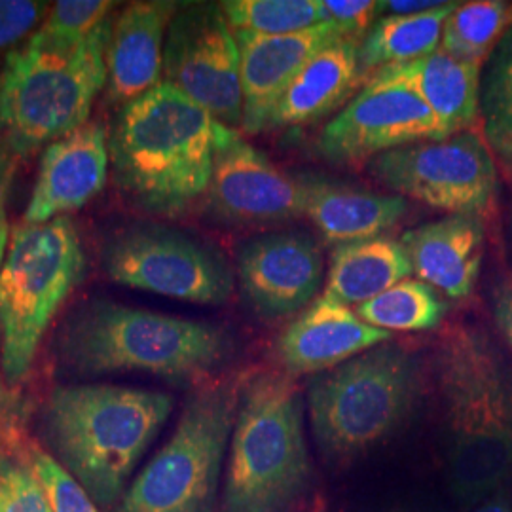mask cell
<instances>
[{
  "mask_svg": "<svg viewBox=\"0 0 512 512\" xmlns=\"http://www.w3.org/2000/svg\"><path fill=\"white\" fill-rule=\"evenodd\" d=\"M450 490L476 505L512 476V376L476 325L442 330L433 361Z\"/></svg>",
  "mask_w": 512,
  "mask_h": 512,
  "instance_id": "obj_1",
  "label": "cell"
},
{
  "mask_svg": "<svg viewBox=\"0 0 512 512\" xmlns=\"http://www.w3.org/2000/svg\"><path fill=\"white\" fill-rule=\"evenodd\" d=\"M220 122L171 84L124 105L110 133L116 186L135 207L177 217L207 196Z\"/></svg>",
  "mask_w": 512,
  "mask_h": 512,
  "instance_id": "obj_2",
  "label": "cell"
},
{
  "mask_svg": "<svg viewBox=\"0 0 512 512\" xmlns=\"http://www.w3.org/2000/svg\"><path fill=\"white\" fill-rule=\"evenodd\" d=\"M173 410L162 391L124 385H57L42 406L50 456L84 486L99 509H114L135 467Z\"/></svg>",
  "mask_w": 512,
  "mask_h": 512,
  "instance_id": "obj_3",
  "label": "cell"
},
{
  "mask_svg": "<svg viewBox=\"0 0 512 512\" xmlns=\"http://www.w3.org/2000/svg\"><path fill=\"white\" fill-rule=\"evenodd\" d=\"M54 348L76 376L145 372L190 384L226 365L236 346L219 325L95 298L65 319Z\"/></svg>",
  "mask_w": 512,
  "mask_h": 512,
  "instance_id": "obj_4",
  "label": "cell"
},
{
  "mask_svg": "<svg viewBox=\"0 0 512 512\" xmlns=\"http://www.w3.org/2000/svg\"><path fill=\"white\" fill-rule=\"evenodd\" d=\"M420 359L397 344H380L319 372L308 385L311 431L330 461L366 456L393 439L420 403Z\"/></svg>",
  "mask_w": 512,
  "mask_h": 512,
  "instance_id": "obj_5",
  "label": "cell"
},
{
  "mask_svg": "<svg viewBox=\"0 0 512 512\" xmlns=\"http://www.w3.org/2000/svg\"><path fill=\"white\" fill-rule=\"evenodd\" d=\"M310 480L302 397L287 376L258 374L241 387L220 512H283Z\"/></svg>",
  "mask_w": 512,
  "mask_h": 512,
  "instance_id": "obj_6",
  "label": "cell"
},
{
  "mask_svg": "<svg viewBox=\"0 0 512 512\" xmlns=\"http://www.w3.org/2000/svg\"><path fill=\"white\" fill-rule=\"evenodd\" d=\"M112 19L73 50L10 52L0 73V139L19 156L88 124L93 101L107 84Z\"/></svg>",
  "mask_w": 512,
  "mask_h": 512,
  "instance_id": "obj_7",
  "label": "cell"
},
{
  "mask_svg": "<svg viewBox=\"0 0 512 512\" xmlns=\"http://www.w3.org/2000/svg\"><path fill=\"white\" fill-rule=\"evenodd\" d=\"M86 255L69 217L14 228L0 270L2 372L25 380L55 313L82 283Z\"/></svg>",
  "mask_w": 512,
  "mask_h": 512,
  "instance_id": "obj_8",
  "label": "cell"
},
{
  "mask_svg": "<svg viewBox=\"0 0 512 512\" xmlns=\"http://www.w3.org/2000/svg\"><path fill=\"white\" fill-rule=\"evenodd\" d=\"M239 395L238 380L194 391L173 435L109 512H217Z\"/></svg>",
  "mask_w": 512,
  "mask_h": 512,
  "instance_id": "obj_9",
  "label": "cell"
},
{
  "mask_svg": "<svg viewBox=\"0 0 512 512\" xmlns=\"http://www.w3.org/2000/svg\"><path fill=\"white\" fill-rule=\"evenodd\" d=\"M370 173L401 198L475 219L490 215L499 190L494 152L475 131L380 154Z\"/></svg>",
  "mask_w": 512,
  "mask_h": 512,
  "instance_id": "obj_10",
  "label": "cell"
},
{
  "mask_svg": "<svg viewBox=\"0 0 512 512\" xmlns=\"http://www.w3.org/2000/svg\"><path fill=\"white\" fill-rule=\"evenodd\" d=\"M103 270L118 285L190 304L219 306L234 274L219 251L164 226H133L103 247Z\"/></svg>",
  "mask_w": 512,
  "mask_h": 512,
  "instance_id": "obj_11",
  "label": "cell"
},
{
  "mask_svg": "<svg viewBox=\"0 0 512 512\" xmlns=\"http://www.w3.org/2000/svg\"><path fill=\"white\" fill-rule=\"evenodd\" d=\"M165 82L207 110L217 122L241 126L238 40L220 4H179L164 48Z\"/></svg>",
  "mask_w": 512,
  "mask_h": 512,
  "instance_id": "obj_12",
  "label": "cell"
},
{
  "mask_svg": "<svg viewBox=\"0 0 512 512\" xmlns=\"http://www.w3.org/2000/svg\"><path fill=\"white\" fill-rule=\"evenodd\" d=\"M446 139L420 95L403 84L366 82L319 137V150L336 164L374 160L397 148Z\"/></svg>",
  "mask_w": 512,
  "mask_h": 512,
  "instance_id": "obj_13",
  "label": "cell"
},
{
  "mask_svg": "<svg viewBox=\"0 0 512 512\" xmlns=\"http://www.w3.org/2000/svg\"><path fill=\"white\" fill-rule=\"evenodd\" d=\"M207 202L213 213L238 224H274L302 215L296 179L224 124L217 137Z\"/></svg>",
  "mask_w": 512,
  "mask_h": 512,
  "instance_id": "obj_14",
  "label": "cell"
},
{
  "mask_svg": "<svg viewBox=\"0 0 512 512\" xmlns=\"http://www.w3.org/2000/svg\"><path fill=\"white\" fill-rule=\"evenodd\" d=\"M238 277L243 296L258 315L289 317L306 308L321 289V249L300 232L251 239L239 247Z\"/></svg>",
  "mask_w": 512,
  "mask_h": 512,
  "instance_id": "obj_15",
  "label": "cell"
},
{
  "mask_svg": "<svg viewBox=\"0 0 512 512\" xmlns=\"http://www.w3.org/2000/svg\"><path fill=\"white\" fill-rule=\"evenodd\" d=\"M234 35L241 59V128L247 133L268 129L277 103L315 55L344 38H355L332 19L293 35L268 37L249 31Z\"/></svg>",
  "mask_w": 512,
  "mask_h": 512,
  "instance_id": "obj_16",
  "label": "cell"
},
{
  "mask_svg": "<svg viewBox=\"0 0 512 512\" xmlns=\"http://www.w3.org/2000/svg\"><path fill=\"white\" fill-rule=\"evenodd\" d=\"M109 164V139L97 122L48 145L23 222L42 224L84 207L103 190Z\"/></svg>",
  "mask_w": 512,
  "mask_h": 512,
  "instance_id": "obj_17",
  "label": "cell"
},
{
  "mask_svg": "<svg viewBox=\"0 0 512 512\" xmlns=\"http://www.w3.org/2000/svg\"><path fill=\"white\" fill-rule=\"evenodd\" d=\"M389 338V332L366 325L348 306L321 296L281 334L277 357L287 374H319Z\"/></svg>",
  "mask_w": 512,
  "mask_h": 512,
  "instance_id": "obj_18",
  "label": "cell"
},
{
  "mask_svg": "<svg viewBox=\"0 0 512 512\" xmlns=\"http://www.w3.org/2000/svg\"><path fill=\"white\" fill-rule=\"evenodd\" d=\"M179 2H131L112 21L107 50L110 101L128 105L162 84L165 37Z\"/></svg>",
  "mask_w": 512,
  "mask_h": 512,
  "instance_id": "obj_19",
  "label": "cell"
},
{
  "mask_svg": "<svg viewBox=\"0 0 512 512\" xmlns=\"http://www.w3.org/2000/svg\"><path fill=\"white\" fill-rule=\"evenodd\" d=\"M484 63L480 59H461L439 48L416 61L384 67L370 74L366 82H395L414 90L433 112L448 139L469 131L480 116Z\"/></svg>",
  "mask_w": 512,
  "mask_h": 512,
  "instance_id": "obj_20",
  "label": "cell"
},
{
  "mask_svg": "<svg viewBox=\"0 0 512 512\" xmlns=\"http://www.w3.org/2000/svg\"><path fill=\"white\" fill-rule=\"evenodd\" d=\"M401 245L414 274L448 298L461 300L475 291L482 255L484 226L467 215H448L404 232Z\"/></svg>",
  "mask_w": 512,
  "mask_h": 512,
  "instance_id": "obj_21",
  "label": "cell"
},
{
  "mask_svg": "<svg viewBox=\"0 0 512 512\" xmlns=\"http://www.w3.org/2000/svg\"><path fill=\"white\" fill-rule=\"evenodd\" d=\"M294 179L300 190L302 215L336 247L380 238L408 211V202L401 196H382L317 175H298Z\"/></svg>",
  "mask_w": 512,
  "mask_h": 512,
  "instance_id": "obj_22",
  "label": "cell"
},
{
  "mask_svg": "<svg viewBox=\"0 0 512 512\" xmlns=\"http://www.w3.org/2000/svg\"><path fill=\"white\" fill-rule=\"evenodd\" d=\"M359 38H344L315 55L277 103L268 129L313 124L342 107L365 86Z\"/></svg>",
  "mask_w": 512,
  "mask_h": 512,
  "instance_id": "obj_23",
  "label": "cell"
},
{
  "mask_svg": "<svg viewBox=\"0 0 512 512\" xmlns=\"http://www.w3.org/2000/svg\"><path fill=\"white\" fill-rule=\"evenodd\" d=\"M414 274L401 241L372 238L334 247L323 296L338 304H365Z\"/></svg>",
  "mask_w": 512,
  "mask_h": 512,
  "instance_id": "obj_24",
  "label": "cell"
},
{
  "mask_svg": "<svg viewBox=\"0 0 512 512\" xmlns=\"http://www.w3.org/2000/svg\"><path fill=\"white\" fill-rule=\"evenodd\" d=\"M459 2H444L439 8L414 16H384L366 31L359 48V63L368 78L389 65L410 63L440 48L446 19Z\"/></svg>",
  "mask_w": 512,
  "mask_h": 512,
  "instance_id": "obj_25",
  "label": "cell"
},
{
  "mask_svg": "<svg viewBox=\"0 0 512 512\" xmlns=\"http://www.w3.org/2000/svg\"><path fill=\"white\" fill-rule=\"evenodd\" d=\"M446 308V302L440 300L439 293L431 285L404 279L380 296L359 304L355 313L366 325L391 334V330L416 332L435 329L444 319Z\"/></svg>",
  "mask_w": 512,
  "mask_h": 512,
  "instance_id": "obj_26",
  "label": "cell"
},
{
  "mask_svg": "<svg viewBox=\"0 0 512 512\" xmlns=\"http://www.w3.org/2000/svg\"><path fill=\"white\" fill-rule=\"evenodd\" d=\"M480 118L488 147L503 164L512 167V27L484 63Z\"/></svg>",
  "mask_w": 512,
  "mask_h": 512,
  "instance_id": "obj_27",
  "label": "cell"
},
{
  "mask_svg": "<svg viewBox=\"0 0 512 512\" xmlns=\"http://www.w3.org/2000/svg\"><path fill=\"white\" fill-rule=\"evenodd\" d=\"M512 27V2H459L446 19L440 48L461 59L486 61L495 44Z\"/></svg>",
  "mask_w": 512,
  "mask_h": 512,
  "instance_id": "obj_28",
  "label": "cell"
},
{
  "mask_svg": "<svg viewBox=\"0 0 512 512\" xmlns=\"http://www.w3.org/2000/svg\"><path fill=\"white\" fill-rule=\"evenodd\" d=\"M220 8L234 31L293 35L329 21L323 0H228Z\"/></svg>",
  "mask_w": 512,
  "mask_h": 512,
  "instance_id": "obj_29",
  "label": "cell"
},
{
  "mask_svg": "<svg viewBox=\"0 0 512 512\" xmlns=\"http://www.w3.org/2000/svg\"><path fill=\"white\" fill-rule=\"evenodd\" d=\"M114 6L116 2L109 0L55 2L48 19L27 44L38 50H73L109 19Z\"/></svg>",
  "mask_w": 512,
  "mask_h": 512,
  "instance_id": "obj_30",
  "label": "cell"
},
{
  "mask_svg": "<svg viewBox=\"0 0 512 512\" xmlns=\"http://www.w3.org/2000/svg\"><path fill=\"white\" fill-rule=\"evenodd\" d=\"M31 467L48 497L52 512H99L84 486L48 452H33Z\"/></svg>",
  "mask_w": 512,
  "mask_h": 512,
  "instance_id": "obj_31",
  "label": "cell"
},
{
  "mask_svg": "<svg viewBox=\"0 0 512 512\" xmlns=\"http://www.w3.org/2000/svg\"><path fill=\"white\" fill-rule=\"evenodd\" d=\"M0 512H52L31 465L0 456Z\"/></svg>",
  "mask_w": 512,
  "mask_h": 512,
  "instance_id": "obj_32",
  "label": "cell"
},
{
  "mask_svg": "<svg viewBox=\"0 0 512 512\" xmlns=\"http://www.w3.org/2000/svg\"><path fill=\"white\" fill-rule=\"evenodd\" d=\"M48 12V2L0 0V54L27 37Z\"/></svg>",
  "mask_w": 512,
  "mask_h": 512,
  "instance_id": "obj_33",
  "label": "cell"
},
{
  "mask_svg": "<svg viewBox=\"0 0 512 512\" xmlns=\"http://www.w3.org/2000/svg\"><path fill=\"white\" fill-rule=\"evenodd\" d=\"M325 8L329 19L359 40L378 18V2L372 0H325Z\"/></svg>",
  "mask_w": 512,
  "mask_h": 512,
  "instance_id": "obj_34",
  "label": "cell"
},
{
  "mask_svg": "<svg viewBox=\"0 0 512 512\" xmlns=\"http://www.w3.org/2000/svg\"><path fill=\"white\" fill-rule=\"evenodd\" d=\"M495 321L499 325V329L503 332V336L507 338V344L512 349V287L505 289L501 296L497 298V306H495Z\"/></svg>",
  "mask_w": 512,
  "mask_h": 512,
  "instance_id": "obj_35",
  "label": "cell"
},
{
  "mask_svg": "<svg viewBox=\"0 0 512 512\" xmlns=\"http://www.w3.org/2000/svg\"><path fill=\"white\" fill-rule=\"evenodd\" d=\"M12 150L6 147V143L0 139V209L12 177Z\"/></svg>",
  "mask_w": 512,
  "mask_h": 512,
  "instance_id": "obj_36",
  "label": "cell"
},
{
  "mask_svg": "<svg viewBox=\"0 0 512 512\" xmlns=\"http://www.w3.org/2000/svg\"><path fill=\"white\" fill-rule=\"evenodd\" d=\"M10 238H12V236H10V224H8L6 211L0 209V270H2V264H4V258H6Z\"/></svg>",
  "mask_w": 512,
  "mask_h": 512,
  "instance_id": "obj_37",
  "label": "cell"
},
{
  "mask_svg": "<svg viewBox=\"0 0 512 512\" xmlns=\"http://www.w3.org/2000/svg\"><path fill=\"white\" fill-rule=\"evenodd\" d=\"M476 512H511V507H509V501L503 495L497 494L492 499L482 501Z\"/></svg>",
  "mask_w": 512,
  "mask_h": 512,
  "instance_id": "obj_38",
  "label": "cell"
},
{
  "mask_svg": "<svg viewBox=\"0 0 512 512\" xmlns=\"http://www.w3.org/2000/svg\"><path fill=\"white\" fill-rule=\"evenodd\" d=\"M385 512H435L431 511L429 507H425V505H420V503H399V505H395V507H391L389 511Z\"/></svg>",
  "mask_w": 512,
  "mask_h": 512,
  "instance_id": "obj_39",
  "label": "cell"
},
{
  "mask_svg": "<svg viewBox=\"0 0 512 512\" xmlns=\"http://www.w3.org/2000/svg\"><path fill=\"white\" fill-rule=\"evenodd\" d=\"M2 378H4V372H2V336H0V403H2V397H4V385H2Z\"/></svg>",
  "mask_w": 512,
  "mask_h": 512,
  "instance_id": "obj_40",
  "label": "cell"
}]
</instances>
